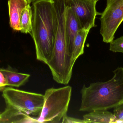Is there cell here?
Masks as SVG:
<instances>
[{"mask_svg": "<svg viewBox=\"0 0 123 123\" xmlns=\"http://www.w3.org/2000/svg\"><path fill=\"white\" fill-rule=\"evenodd\" d=\"M31 34L35 45L37 59L47 64L52 55L57 28L56 11L53 0L32 3Z\"/></svg>", "mask_w": 123, "mask_h": 123, "instance_id": "1", "label": "cell"}, {"mask_svg": "<svg viewBox=\"0 0 123 123\" xmlns=\"http://www.w3.org/2000/svg\"><path fill=\"white\" fill-rule=\"evenodd\" d=\"M113 73V77L107 81L83 86L80 111L108 110L123 104V67H118Z\"/></svg>", "mask_w": 123, "mask_h": 123, "instance_id": "2", "label": "cell"}, {"mask_svg": "<svg viewBox=\"0 0 123 123\" xmlns=\"http://www.w3.org/2000/svg\"><path fill=\"white\" fill-rule=\"evenodd\" d=\"M72 91L69 86L47 89L42 110L37 118L38 123H62L67 116Z\"/></svg>", "mask_w": 123, "mask_h": 123, "instance_id": "3", "label": "cell"}, {"mask_svg": "<svg viewBox=\"0 0 123 123\" xmlns=\"http://www.w3.org/2000/svg\"><path fill=\"white\" fill-rule=\"evenodd\" d=\"M6 106L28 115L34 116L40 114L44 105V95L6 87L3 91Z\"/></svg>", "mask_w": 123, "mask_h": 123, "instance_id": "4", "label": "cell"}, {"mask_svg": "<svg viewBox=\"0 0 123 123\" xmlns=\"http://www.w3.org/2000/svg\"><path fill=\"white\" fill-rule=\"evenodd\" d=\"M100 14V32L103 41L110 43L123 21V0H107L106 8Z\"/></svg>", "mask_w": 123, "mask_h": 123, "instance_id": "5", "label": "cell"}, {"mask_svg": "<svg viewBox=\"0 0 123 123\" xmlns=\"http://www.w3.org/2000/svg\"><path fill=\"white\" fill-rule=\"evenodd\" d=\"M72 9L82 29L90 30L95 27L96 16L100 14L97 12L94 0H67Z\"/></svg>", "mask_w": 123, "mask_h": 123, "instance_id": "6", "label": "cell"}, {"mask_svg": "<svg viewBox=\"0 0 123 123\" xmlns=\"http://www.w3.org/2000/svg\"><path fill=\"white\" fill-rule=\"evenodd\" d=\"M66 17V36L67 43L71 53L73 50V44L75 37L81 27L72 9L67 1Z\"/></svg>", "mask_w": 123, "mask_h": 123, "instance_id": "7", "label": "cell"}, {"mask_svg": "<svg viewBox=\"0 0 123 123\" xmlns=\"http://www.w3.org/2000/svg\"><path fill=\"white\" fill-rule=\"evenodd\" d=\"M29 4L27 0L8 1L9 24L11 27L14 31H20V18L22 12Z\"/></svg>", "mask_w": 123, "mask_h": 123, "instance_id": "8", "label": "cell"}, {"mask_svg": "<svg viewBox=\"0 0 123 123\" xmlns=\"http://www.w3.org/2000/svg\"><path fill=\"white\" fill-rule=\"evenodd\" d=\"M0 123H38L37 119L8 106L1 114Z\"/></svg>", "mask_w": 123, "mask_h": 123, "instance_id": "9", "label": "cell"}, {"mask_svg": "<svg viewBox=\"0 0 123 123\" xmlns=\"http://www.w3.org/2000/svg\"><path fill=\"white\" fill-rule=\"evenodd\" d=\"M85 123H116L113 113L107 110H100L89 112L83 116Z\"/></svg>", "mask_w": 123, "mask_h": 123, "instance_id": "10", "label": "cell"}, {"mask_svg": "<svg viewBox=\"0 0 123 123\" xmlns=\"http://www.w3.org/2000/svg\"><path fill=\"white\" fill-rule=\"evenodd\" d=\"M0 70L6 79L7 86L11 87H20L28 81L30 76L29 74L18 73L9 69H0Z\"/></svg>", "mask_w": 123, "mask_h": 123, "instance_id": "11", "label": "cell"}, {"mask_svg": "<svg viewBox=\"0 0 123 123\" xmlns=\"http://www.w3.org/2000/svg\"><path fill=\"white\" fill-rule=\"evenodd\" d=\"M90 30L82 29L75 37L71 54V62L74 65L77 58L84 53L85 44Z\"/></svg>", "mask_w": 123, "mask_h": 123, "instance_id": "12", "label": "cell"}, {"mask_svg": "<svg viewBox=\"0 0 123 123\" xmlns=\"http://www.w3.org/2000/svg\"><path fill=\"white\" fill-rule=\"evenodd\" d=\"M32 11L30 4L22 11L20 18V32L25 34H31L32 24Z\"/></svg>", "mask_w": 123, "mask_h": 123, "instance_id": "13", "label": "cell"}, {"mask_svg": "<svg viewBox=\"0 0 123 123\" xmlns=\"http://www.w3.org/2000/svg\"><path fill=\"white\" fill-rule=\"evenodd\" d=\"M110 50L113 52L123 53V35L110 43Z\"/></svg>", "mask_w": 123, "mask_h": 123, "instance_id": "14", "label": "cell"}, {"mask_svg": "<svg viewBox=\"0 0 123 123\" xmlns=\"http://www.w3.org/2000/svg\"><path fill=\"white\" fill-rule=\"evenodd\" d=\"M113 115L116 119V123H123V104L114 108Z\"/></svg>", "mask_w": 123, "mask_h": 123, "instance_id": "15", "label": "cell"}, {"mask_svg": "<svg viewBox=\"0 0 123 123\" xmlns=\"http://www.w3.org/2000/svg\"><path fill=\"white\" fill-rule=\"evenodd\" d=\"M62 123H85L83 119H78L74 118L67 116L63 120H62Z\"/></svg>", "mask_w": 123, "mask_h": 123, "instance_id": "16", "label": "cell"}, {"mask_svg": "<svg viewBox=\"0 0 123 123\" xmlns=\"http://www.w3.org/2000/svg\"><path fill=\"white\" fill-rule=\"evenodd\" d=\"M7 86V82L5 76L0 70V91H3Z\"/></svg>", "mask_w": 123, "mask_h": 123, "instance_id": "17", "label": "cell"}, {"mask_svg": "<svg viewBox=\"0 0 123 123\" xmlns=\"http://www.w3.org/2000/svg\"><path fill=\"white\" fill-rule=\"evenodd\" d=\"M27 1L29 2V3L31 4V3H35V2H37V1H40L45 0H27Z\"/></svg>", "mask_w": 123, "mask_h": 123, "instance_id": "18", "label": "cell"}, {"mask_svg": "<svg viewBox=\"0 0 123 123\" xmlns=\"http://www.w3.org/2000/svg\"><path fill=\"white\" fill-rule=\"evenodd\" d=\"M1 114H0V120L1 119Z\"/></svg>", "mask_w": 123, "mask_h": 123, "instance_id": "19", "label": "cell"}, {"mask_svg": "<svg viewBox=\"0 0 123 123\" xmlns=\"http://www.w3.org/2000/svg\"><path fill=\"white\" fill-rule=\"evenodd\" d=\"M94 0L96 1H98L99 0Z\"/></svg>", "mask_w": 123, "mask_h": 123, "instance_id": "20", "label": "cell"}]
</instances>
